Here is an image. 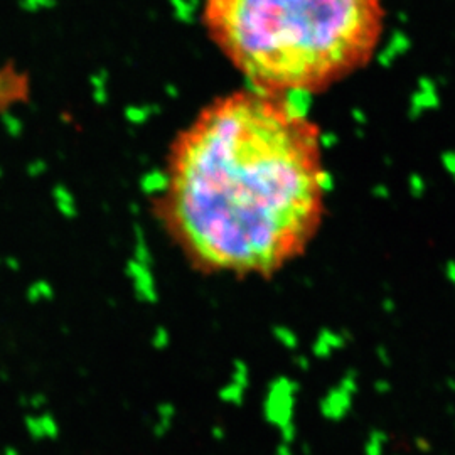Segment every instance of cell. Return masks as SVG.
<instances>
[{"instance_id": "6da1fadb", "label": "cell", "mask_w": 455, "mask_h": 455, "mask_svg": "<svg viewBox=\"0 0 455 455\" xmlns=\"http://www.w3.org/2000/svg\"><path fill=\"white\" fill-rule=\"evenodd\" d=\"M326 200L318 128L287 97L248 88L211 102L177 134L157 211L200 270L270 276L307 250Z\"/></svg>"}, {"instance_id": "7a4b0ae2", "label": "cell", "mask_w": 455, "mask_h": 455, "mask_svg": "<svg viewBox=\"0 0 455 455\" xmlns=\"http://www.w3.org/2000/svg\"><path fill=\"white\" fill-rule=\"evenodd\" d=\"M219 51L263 93L288 97L336 85L371 59L383 0H204Z\"/></svg>"}]
</instances>
